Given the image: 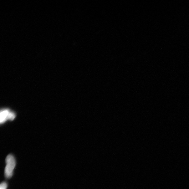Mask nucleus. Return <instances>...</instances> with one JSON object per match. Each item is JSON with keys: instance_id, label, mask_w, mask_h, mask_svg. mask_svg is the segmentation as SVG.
Masks as SVG:
<instances>
[{"instance_id": "nucleus-1", "label": "nucleus", "mask_w": 189, "mask_h": 189, "mask_svg": "<svg viewBox=\"0 0 189 189\" xmlns=\"http://www.w3.org/2000/svg\"><path fill=\"white\" fill-rule=\"evenodd\" d=\"M6 166L4 170V175L6 178L9 179L13 174V171L16 166V161L14 156L11 154L8 155L5 159Z\"/></svg>"}, {"instance_id": "nucleus-2", "label": "nucleus", "mask_w": 189, "mask_h": 189, "mask_svg": "<svg viewBox=\"0 0 189 189\" xmlns=\"http://www.w3.org/2000/svg\"><path fill=\"white\" fill-rule=\"evenodd\" d=\"M10 112L8 110H3L1 113V123L4 122L6 120L8 119L9 115Z\"/></svg>"}, {"instance_id": "nucleus-3", "label": "nucleus", "mask_w": 189, "mask_h": 189, "mask_svg": "<svg viewBox=\"0 0 189 189\" xmlns=\"http://www.w3.org/2000/svg\"><path fill=\"white\" fill-rule=\"evenodd\" d=\"M8 186V185L6 182H2L0 186V189H7Z\"/></svg>"}, {"instance_id": "nucleus-4", "label": "nucleus", "mask_w": 189, "mask_h": 189, "mask_svg": "<svg viewBox=\"0 0 189 189\" xmlns=\"http://www.w3.org/2000/svg\"><path fill=\"white\" fill-rule=\"evenodd\" d=\"M15 117V115L14 113L10 112L9 115L8 119L10 120H13Z\"/></svg>"}]
</instances>
